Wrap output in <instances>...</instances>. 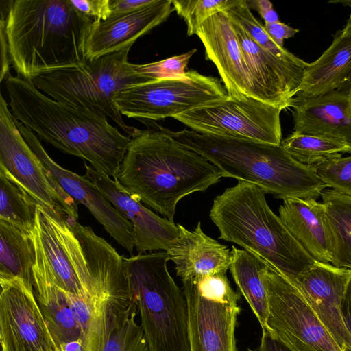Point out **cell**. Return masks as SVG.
<instances>
[{
	"mask_svg": "<svg viewBox=\"0 0 351 351\" xmlns=\"http://www.w3.org/2000/svg\"><path fill=\"white\" fill-rule=\"evenodd\" d=\"M5 86L16 119L58 149L115 179L131 138L112 126L103 111L56 101L18 76L10 75Z\"/></svg>",
	"mask_w": 351,
	"mask_h": 351,
	"instance_id": "6da1fadb",
	"label": "cell"
},
{
	"mask_svg": "<svg viewBox=\"0 0 351 351\" xmlns=\"http://www.w3.org/2000/svg\"><path fill=\"white\" fill-rule=\"evenodd\" d=\"M137 129L115 180L132 197L174 222L179 201L204 191L222 178L220 170L157 124Z\"/></svg>",
	"mask_w": 351,
	"mask_h": 351,
	"instance_id": "7a4b0ae2",
	"label": "cell"
},
{
	"mask_svg": "<svg viewBox=\"0 0 351 351\" xmlns=\"http://www.w3.org/2000/svg\"><path fill=\"white\" fill-rule=\"evenodd\" d=\"M94 21L69 0H14L5 29L18 77L31 81L45 71L87 63Z\"/></svg>",
	"mask_w": 351,
	"mask_h": 351,
	"instance_id": "3957f363",
	"label": "cell"
},
{
	"mask_svg": "<svg viewBox=\"0 0 351 351\" xmlns=\"http://www.w3.org/2000/svg\"><path fill=\"white\" fill-rule=\"evenodd\" d=\"M162 128L171 136L215 165L222 178L256 184L276 198L317 199L328 188L313 167L294 159L281 144Z\"/></svg>",
	"mask_w": 351,
	"mask_h": 351,
	"instance_id": "277c9868",
	"label": "cell"
},
{
	"mask_svg": "<svg viewBox=\"0 0 351 351\" xmlns=\"http://www.w3.org/2000/svg\"><path fill=\"white\" fill-rule=\"evenodd\" d=\"M265 194L260 186L239 180L214 199L209 217L219 239L239 245L292 280L315 260L271 210Z\"/></svg>",
	"mask_w": 351,
	"mask_h": 351,
	"instance_id": "5b68a950",
	"label": "cell"
},
{
	"mask_svg": "<svg viewBox=\"0 0 351 351\" xmlns=\"http://www.w3.org/2000/svg\"><path fill=\"white\" fill-rule=\"evenodd\" d=\"M169 260L166 252L124 259L149 351H190L187 302L168 271Z\"/></svg>",
	"mask_w": 351,
	"mask_h": 351,
	"instance_id": "8992f818",
	"label": "cell"
},
{
	"mask_svg": "<svg viewBox=\"0 0 351 351\" xmlns=\"http://www.w3.org/2000/svg\"><path fill=\"white\" fill-rule=\"evenodd\" d=\"M130 49L108 53L84 64L45 71L31 81L56 101L76 108L103 111L130 137L138 128L124 122L114 96L125 86L155 80L134 69L133 64L128 61Z\"/></svg>",
	"mask_w": 351,
	"mask_h": 351,
	"instance_id": "52a82bcc",
	"label": "cell"
},
{
	"mask_svg": "<svg viewBox=\"0 0 351 351\" xmlns=\"http://www.w3.org/2000/svg\"><path fill=\"white\" fill-rule=\"evenodd\" d=\"M190 351H237L235 329L240 295L226 272L182 280Z\"/></svg>",
	"mask_w": 351,
	"mask_h": 351,
	"instance_id": "ba28073f",
	"label": "cell"
},
{
	"mask_svg": "<svg viewBox=\"0 0 351 351\" xmlns=\"http://www.w3.org/2000/svg\"><path fill=\"white\" fill-rule=\"evenodd\" d=\"M228 96L221 81L191 70L184 75L125 86L114 96L128 118L158 120Z\"/></svg>",
	"mask_w": 351,
	"mask_h": 351,
	"instance_id": "9c48e42d",
	"label": "cell"
},
{
	"mask_svg": "<svg viewBox=\"0 0 351 351\" xmlns=\"http://www.w3.org/2000/svg\"><path fill=\"white\" fill-rule=\"evenodd\" d=\"M261 276L269 304L263 330L291 351H343L288 277L266 262Z\"/></svg>",
	"mask_w": 351,
	"mask_h": 351,
	"instance_id": "30bf717a",
	"label": "cell"
},
{
	"mask_svg": "<svg viewBox=\"0 0 351 351\" xmlns=\"http://www.w3.org/2000/svg\"><path fill=\"white\" fill-rule=\"evenodd\" d=\"M283 109L251 96L226 98L173 118L197 133L280 145Z\"/></svg>",
	"mask_w": 351,
	"mask_h": 351,
	"instance_id": "8fae6325",
	"label": "cell"
},
{
	"mask_svg": "<svg viewBox=\"0 0 351 351\" xmlns=\"http://www.w3.org/2000/svg\"><path fill=\"white\" fill-rule=\"evenodd\" d=\"M0 165L41 204L77 219L76 202L45 169L19 130L2 95L0 97Z\"/></svg>",
	"mask_w": 351,
	"mask_h": 351,
	"instance_id": "7c38bea8",
	"label": "cell"
},
{
	"mask_svg": "<svg viewBox=\"0 0 351 351\" xmlns=\"http://www.w3.org/2000/svg\"><path fill=\"white\" fill-rule=\"evenodd\" d=\"M2 351H60L34 295L19 278H0Z\"/></svg>",
	"mask_w": 351,
	"mask_h": 351,
	"instance_id": "4fadbf2b",
	"label": "cell"
},
{
	"mask_svg": "<svg viewBox=\"0 0 351 351\" xmlns=\"http://www.w3.org/2000/svg\"><path fill=\"white\" fill-rule=\"evenodd\" d=\"M15 122L23 137L56 182L77 203L85 206L106 232L132 255L135 247L132 224L93 183L59 165L48 155L34 132L16 119Z\"/></svg>",
	"mask_w": 351,
	"mask_h": 351,
	"instance_id": "5bb4252c",
	"label": "cell"
},
{
	"mask_svg": "<svg viewBox=\"0 0 351 351\" xmlns=\"http://www.w3.org/2000/svg\"><path fill=\"white\" fill-rule=\"evenodd\" d=\"M350 277L351 269L315 261L299 276L290 279L343 351H351V335L341 312Z\"/></svg>",
	"mask_w": 351,
	"mask_h": 351,
	"instance_id": "9a60e30c",
	"label": "cell"
},
{
	"mask_svg": "<svg viewBox=\"0 0 351 351\" xmlns=\"http://www.w3.org/2000/svg\"><path fill=\"white\" fill-rule=\"evenodd\" d=\"M83 176L93 183L105 198L123 215L133 226L135 247L138 254L147 251H167L178 239V225L159 217L132 197L114 179L84 164Z\"/></svg>",
	"mask_w": 351,
	"mask_h": 351,
	"instance_id": "2e32d148",
	"label": "cell"
},
{
	"mask_svg": "<svg viewBox=\"0 0 351 351\" xmlns=\"http://www.w3.org/2000/svg\"><path fill=\"white\" fill-rule=\"evenodd\" d=\"M203 43L207 60L218 69L228 96L254 97L250 73L232 23L223 12L206 20L197 34Z\"/></svg>",
	"mask_w": 351,
	"mask_h": 351,
	"instance_id": "e0dca14e",
	"label": "cell"
},
{
	"mask_svg": "<svg viewBox=\"0 0 351 351\" xmlns=\"http://www.w3.org/2000/svg\"><path fill=\"white\" fill-rule=\"evenodd\" d=\"M173 10L172 0H155L132 12L95 20L86 43L88 60L131 48L138 38L166 21Z\"/></svg>",
	"mask_w": 351,
	"mask_h": 351,
	"instance_id": "ac0fdd59",
	"label": "cell"
},
{
	"mask_svg": "<svg viewBox=\"0 0 351 351\" xmlns=\"http://www.w3.org/2000/svg\"><path fill=\"white\" fill-rule=\"evenodd\" d=\"M293 132L339 140L351 145V99L337 90L291 99Z\"/></svg>",
	"mask_w": 351,
	"mask_h": 351,
	"instance_id": "d6986e66",
	"label": "cell"
},
{
	"mask_svg": "<svg viewBox=\"0 0 351 351\" xmlns=\"http://www.w3.org/2000/svg\"><path fill=\"white\" fill-rule=\"evenodd\" d=\"M282 200L279 217L293 237L314 260L332 264V240L323 203L313 198Z\"/></svg>",
	"mask_w": 351,
	"mask_h": 351,
	"instance_id": "ffe728a7",
	"label": "cell"
},
{
	"mask_svg": "<svg viewBox=\"0 0 351 351\" xmlns=\"http://www.w3.org/2000/svg\"><path fill=\"white\" fill-rule=\"evenodd\" d=\"M180 234L167 251L182 280L219 272H226L232 262L229 248L207 236L199 221L193 231L177 224Z\"/></svg>",
	"mask_w": 351,
	"mask_h": 351,
	"instance_id": "44dd1931",
	"label": "cell"
},
{
	"mask_svg": "<svg viewBox=\"0 0 351 351\" xmlns=\"http://www.w3.org/2000/svg\"><path fill=\"white\" fill-rule=\"evenodd\" d=\"M34 243L36 263L33 268L34 292L49 329L60 351L71 343L83 340L82 333L65 292L54 282L40 247L35 240Z\"/></svg>",
	"mask_w": 351,
	"mask_h": 351,
	"instance_id": "7402d4cb",
	"label": "cell"
},
{
	"mask_svg": "<svg viewBox=\"0 0 351 351\" xmlns=\"http://www.w3.org/2000/svg\"><path fill=\"white\" fill-rule=\"evenodd\" d=\"M351 69V36L337 32L321 56L307 63L298 94L318 96L337 90Z\"/></svg>",
	"mask_w": 351,
	"mask_h": 351,
	"instance_id": "603a6c76",
	"label": "cell"
},
{
	"mask_svg": "<svg viewBox=\"0 0 351 351\" xmlns=\"http://www.w3.org/2000/svg\"><path fill=\"white\" fill-rule=\"evenodd\" d=\"M35 263L33 234L0 219V278H19L33 287Z\"/></svg>",
	"mask_w": 351,
	"mask_h": 351,
	"instance_id": "cb8c5ba5",
	"label": "cell"
},
{
	"mask_svg": "<svg viewBox=\"0 0 351 351\" xmlns=\"http://www.w3.org/2000/svg\"><path fill=\"white\" fill-rule=\"evenodd\" d=\"M230 271L240 291L247 302L263 329L269 315L267 289L261 271L265 261L245 250L232 247Z\"/></svg>",
	"mask_w": 351,
	"mask_h": 351,
	"instance_id": "d4e9b609",
	"label": "cell"
},
{
	"mask_svg": "<svg viewBox=\"0 0 351 351\" xmlns=\"http://www.w3.org/2000/svg\"><path fill=\"white\" fill-rule=\"evenodd\" d=\"M321 197L332 240V265L351 269V196L331 189Z\"/></svg>",
	"mask_w": 351,
	"mask_h": 351,
	"instance_id": "484cf974",
	"label": "cell"
},
{
	"mask_svg": "<svg viewBox=\"0 0 351 351\" xmlns=\"http://www.w3.org/2000/svg\"><path fill=\"white\" fill-rule=\"evenodd\" d=\"M37 201L0 165V219L33 232Z\"/></svg>",
	"mask_w": 351,
	"mask_h": 351,
	"instance_id": "4316f807",
	"label": "cell"
},
{
	"mask_svg": "<svg viewBox=\"0 0 351 351\" xmlns=\"http://www.w3.org/2000/svg\"><path fill=\"white\" fill-rule=\"evenodd\" d=\"M281 145L294 159L308 166L351 154V145L346 142L293 132L282 140Z\"/></svg>",
	"mask_w": 351,
	"mask_h": 351,
	"instance_id": "83f0119b",
	"label": "cell"
},
{
	"mask_svg": "<svg viewBox=\"0 0 351 351\" xmlns=\"http://www.w3.org/2000/svg\"><path fill=\"white\" fill-rule=\"evenodd\" d=\"M228 17L239 24L262 48L286 60H296L299 58L284 47L277 45L270 38L264 26L254 16L247 0H237L223 11Z\"/></svg>",
	"mask_w": 351,
	"mask_h": 351,
	"instance_id": "f1b7e54d",
	"label": "cell"
},
{
	"mask_svg": "<svg viewBox=\"0 0 351 351\" xmlns=\"http://www.w3.org/2000/svg\"><path fill=\"white\" fill-rule=\"evenodd\" d=\"M237 0H172L174 10L187 25V35L197 34L201 25L213 15L224 11Z\"/></svg>",
	"mask_w": 351,
	"mask_h": 351,
	"instance_id": "f546056e",
	"label": "cell"
},
{
	"mask_svg": "<svg viewBox=\"0 0 351 351\" xmlns=\"http://www.w3.org/2000/svg\"><path fill=\"white\" fill-rule=\"evenodd\" d=\"M135 305L121 325L112 333L102 351H149Z\"/></svg>",
	"mask_w": 351,
	"mask_h": 351,
	"instance_id": "4dcf8cb0",
	"label": "cell"
},
{
	"mask_svg": "<svg viewBox=\"0 0 351 351\" xmlns=\"http://www.w3.org/2000/svg\"><path fill=\"white\" fill-rule=\"evenodd\" d=\"M312 167L328 187L351 196V156L334 158Z\"/></svg>",
	"mask_w": 351,
	"mask_h": 351,
	"instance_id": "1f68e13d",
	"label": "cell"
},
{
	"mask_svg": "<svg viewBox=\"0 0 351 351\" xmlns=\"http://www.w3.org/2000/svg\"><path fill=\"white\" fill-rule=\"evenodd\" d=\"M197 51L196 49L180 55L160 61L143 64H133L134 69L139 73L154 80L184 75L190 58Z\"/></svg>",
	"mask_w": 351,
	"mask_h": 351,
	"instance_id": "d6a6232c",
	"label": "cell"
},
{
	"mask_svg": "<svg viewBox=\"0 0 351 351\" xmlns=\"http://www.w3.org/2000/svg\"><path fill=\"white\" fill-rule=\"evenodd\" d=\"M82 14L94 20H106L111 16V0H69Z\"/></svg>",
	"mask_w": 351,
	"mask_h": 351,
	"instance_id": "836d02e7",
	"label": "cell"
},
{
	"mask_svg": "<svg viewBox=\"0 0 351 351\" xmlns=\"http://www.w3.org/2000/svg\"><path fill=\"white\" fill-rule=\"evenodd\" d=\"M264 27L272 40L280 47H283L285 39L293 37L299 32V29L280 21L265 23Z\"/></svg>",
	"mask_w": 351,
	"mask_h": 351,
	"instance_id": "e575fe53",
	"label": "cell"
},
{
	"mask_svg": "<svg viewBox=\"0 0 351 351\" xmlns=\"http://www.w3.org/2000/svg\"><path fill=\"white\" fill-rule=\"evenodd\" d=\"M6 20L0 19V39H1V75L0 80H6L10 75V66L11 64L9 46L5 34V23Z\"/></svg>",
	"mask_w": 351,
	"mask_h": 351,
	"instance_id": "d590c367",
	"label": "cell"
},
{
	"mask_svg": "<svg viewBox=\"0 0 351 351\" xmlns=\"http://www.w3.org/2000/svg\"><path fill=\"white\" fill-rule=\"evenodd\" d=\"M155 0H111V15L132 12L141 10Z\"/></svg>",
	"mask_w": 351,
	"mask_h": 351,
	"instance_id": "8d00e7d4",
	"label": "cell"
},
{
	"mask_svg": "<svg viewBox=\"0 0 351 351\" xmlns=\"http://www.w3.org/2000/svg\"><path fill=\"white\" fill-rule=\"evenodd\" d=\"M249 8L256 10L265 23L278 22V16L268 0H247Z\"/></svg>",
	"mask_w": 351,
	"mask_h": 351,
	"instance_id": "74e56055",
	"label": "cell"
},
{
	"mask_svg": "<svg viewBox=\"0 0 351 351\" xmlns=\"http://www.w3.org/2000/svg\"><path fill=\"white\" fill-rule=\"evenodd\" d=\"M247 351H291L284 344L273 338L266 330H262V337L259 346Z\"/></svg>",
	"mask_w": 351,
	"mask_h": 351,
	"instance_id": "f35d334b",
	"label": "cell"
},
{
	"mask_svg": "<svg viewBox=\"0 0 351 351\" xmlns=\"http://www.w3.org/2000/svg\"><path fill=\"white\" fill-rule=\"evenodd\" d=\"M341 312L346 327L351 335V277L343 295Z\"/></svg>",
	"mask_w": 351,
	"mask_h": 351,
	"instance_id": "ab89813d",
	"label": "cell"
},
{
	"mask_svg": "<svg viewBox=\"0 0 351 351\" xmlns=\"http://www.w3.org/2000/svg\"><path fill=\"white\" fill-rule=\"evenodd\" d=\"M337 90L348 96L351 95V69L344 77Z\"/></svg>",
	"mask_w": 351,
	"mask_h": 351,
	"instance_id": "60d3db41",
	"label": "cell"
},
{
	"mask_svg": "<svg viewBox=\"0 0 351 351\" xmlns=\"http://www.w3.org/2000/svg\"><path fill=\"white\" fill-rule=\"evenodd\" d=\"M341 3L349 6L351 8V1H341ZM341 33L344 36H351V14L345 27L341 30Z\"/></svg>",
	"mask_w": 351,
	"mask_h": 351,
	"instance_id": "b9f144b4",
	"label": "cell"
},
{
	"mask_svg": "<svg viewBox=\"0 0 351 351\" xmlns=\"http://www.w3.org/2000/svg\"><path fill=\"white\" fill-rule=\"evenodd\" d=\"M349 97H350V99H351V95H350Z\"/></svg>",
	"mask_w": 351,
	"mask_h": 351,
	"instance_id": "7bdbcfd3",
	"label": "cell"
}]
</instances>
